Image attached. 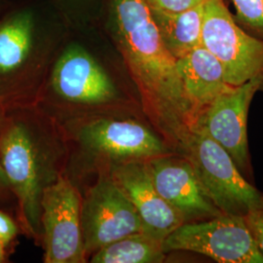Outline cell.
<instances>
[{"mask_svg":"<svg viewBox=\"0 0 263 263\" xmlns=\"http://www.w3.org/2000/svg\"><path fill=\"white\" fill-rule=\"evenodd\" d=\"M116 40L144 108L169 139L185 148L195 129L177 59L160 35L146 0H113Z\"/></svg>","mask_w":263,"mask_h":263,"instance_id":"cell-1","label":"cell"},{"mask_svg":"<svg viewBox=\"0 0 263 263\" xmlns=\"http://www.w3.org/2000/svg\"><path fill=\"white\" fill-rule=\"evenodd\" d=\"M206 196L222 214L245 216L263 195L244 179L229 153L197 126L184 148Z\"/></svg>","mask_w":263,"mask_h":263,"instance_id":"cell-2","label":"cell"},{"mask_svg":"<svg viewBox=\"0 0 263 263\" xmlns=\"http://www.w3.org/2000/svg\"><path fill=\"white\" fill-rule=\"evenodd\" d=\"M202 46L219 61L230 86L263 78V41L238 25L224 0L204 3Z\"/></svg>","mask_w":263,"mask_h":263,"instance_id":"cell-3","label":"cell"},{"mask_svg":"<svg viewBox=\"0 0 263 263\" xmlns=\"http://www.w3.org/2000/svg\"><path fill=\"white\" fill-rule=\"evenodd\" d=\"M163 250L204 254L216 262L263 263L244 216L238 215L184 222L163 240Z\"/></svg>","mask_w":263,"mask_h":263,"instance_id":"cell-4","label":"cell"},{"mask_svg":"<svg viewBox=\"0 0 263 263\" xmlns=\"http://www.w3.org/2000/svg\"><path fill=\"white\" fill-rule=\"evenodd\" d=\"M81 199L68 179H58L43 190L40 214L44 230V262H84Z\"/></svg>","mask_w":263,"mask_h":263,"instance_id":"cell-5","label":"cell"},{"mask_svg":"<svg viewBox=\"0 0 263 263\" xmlns=\"http://www.w3.org/2000/svg\"><path fill=\"white\" fill-rule=\"evenodd\" d=\"M81 229L85 254H94L123 237L142 232V223L120 186L104 179L90 189L81 205Z\"/></svg>","mask_w":263,"mask_h":263,"instance_id":"cell-6","label":"cell"},{"mask_svg":"<svg viewBox=\"0 0 263 263\" xmlns=\"http://www.w3.org/2000/svg\"><path fill=\"white\" fill-rule=\"evenodd\" d=\"M262 88L263 78L232 86L216 98L198 123L197 126L229 153L240 169L246 170L249 165V107L255 93Z\"/></svg>","mask_w":263,"mask_h":263,"instance_id":"cell-7","label":"cell"},{"mask_svg":"<svg viewBox=\"0 0 263 263\" xmlns=\"http://www.w3.org/2000/svg\"><path fill=\"white\" fill-rule=\"evenodd\" d=\"M0 164L15 191L28 229L38 233L40 186L36 154L27 129L21 124L9 127L0 138Z\"/></svg>","mask_w":263,"mask_h":263,"instance_id":"cell-8","label":"cell"},{"mask_svg":"<svg viewBox=\"0 0 263 263\" xmlns=\"http://www.w3.org/2000/svg\"><path fill=\"white\" fill-rule=\"evenodd\" d=\"M113 180L136 209L143 233L163 241L185 222L183 216L157 191L151 178L148 161H131L117 167L113 172Z\"/></svg>","mask_w":263,"mask_h":263,"instance_id":"cell-9","label":"cell"},{"mask_svg":"<svg viewBox=\"0 0 263 263\" xmlns=\"http://www.w3.org/2000/svg\"><path fill=\"white\" fill-rule=\"evenodd\" d=\"M153 183L160 195L183 216L191 219H209L222 213L210 201L188 160L163 155L148 160Z\"/></svg>","mask_w":263,"mask_h":263,"instance_id":"cell-10","label":"cell"},{"mask_svg":"<svg viewBox=\"0 0 263 263\" xmlns=\"http://www.w3.org/2000/svg\"><path fill=\"white\" fill-rule=\"evenodd\" d=\"M52 84L57 94L79 104H103L116 96L114 84L104 68L78 45L69 46L60 57Z\"/></svg>","mask_w":263,"mask_h":263,"instance_id":"cell-11","label":"cell"},{"mask_svg":"<svg viewBox=\"0 0 263 263\" xmlns=\"http://www.w3.org/2000/svg\"><path fill=\"white\" fill-rule=\"evenodd\" d=\"M81 138L91 149L112 157L152 159L169 154L158 137L134 121H96L85 127Z\"/></svg>","mask_w":263,"mask_h":263,"instance_id":"cell-12","label":"cell"},{"mask_svg":"<svg viewBox=\"0 0 263 263\" xmlns=\"http://www.w3.org/2000/svg\"><path fill=\"white\" fill-rule=\"evenodd\" d=\"M177 66L196 128L208 107L232 86L219 61L202 45L177 59Z\"/></svg>","mask_w":263,"mask_h":263,"instance_id":"cell-13","label":"cell"},{"mask_svg":"<svg viewBox=\"0 0 263 263\" xmlns=\"http://www.w3.org/2000/svg\"><path fill=\"white\" fill-rule=\"evenodd\" d=\"M204 3L181 12H168L151 7L160 35L176 59L202 45Z\"/></svg>","mask_w":263,"mask_h":263,"instance_id":"cell-14","label":"cell"},{"mask_svg":"<svg viewBox=\"0 0 263 263\" xmlns=\"http://www.w3.org/2000/svg\"><path fill=\"white\" fill-rule=\"evenodd\" d=\"M34 21L28 10L0 25V74H8L24 64L32 45Z\"/></svg>","mask_w":263,"mask_h":263,"instance_id":"cell-15","label":"cell"},{"mask_svg":"<svg viewBox=\"0 0 263 263\" xmlns=\"http://www.w3.org/2000/svg\"><path fill=\"white\" fill-rule=\"evenodd\" d=\"M163 241L143 232L123 237L93 254L92 263H157L165 258Z\"/></svg>","mask_w":263,"mask_h":263,"instance_id":"cell-16","label":"cell"},{"mask_svg":"<svg viewBox=\"0 0 263 263\" xmlns=\"http://www.w3.org/2000/svg\"><path fill=\"white\" fill-rule=\"evenodd\" d=\"M234 19L248 33L263 41V0H231Z\"/></svg>","mask_w":263,"mask_h":263,"instance_id":"cell-17","label":"cell"},{"mask_svg":"<svg viewBox=\"0 0 263 263\" xmlns=\"http://www.w3.org/2000/svg\"><path fill=\"white\" fill-rule=\"evenodd\" d=\"M244 217L254 243L263 254V207L254 209Z\"/></svg>","mask_w":263,"mask_h":263,"instance_id":"cell-18","label":"cell"},{"mask_svg":"<svg viewBox=\"0 0 263 263\" xmlns=\"http://www.w3.org/2000/svg\"><path fill=\"white\" fill-rule=\"evenodd\" d=\"M206 0H146L152 8L168 12H181L205 3Z\"/></svg>","mask_w":263,"mask_h":263,"instance_id":"cell-19","label":"cell"},{"mask_svg":"<svg viewBox=\"0 0 263 263\" xmlns=\"http://www.w3.org/2000/svg\"><path fill=\"white\" fill-rule=\"evenodd\" d=\"M17 232L18 228L15 222L0 211V241L4 245L8 244L16 237Z\"/></svg>","mask_w":263,"mask_h":263,"instance_id":"cell-20","label":"cell"},{"mask_svg":"<svg viewBox=\"0 0 263 263\" xmlns=\"http://www.w3.org/2000/svg\"><path fill=\"white\" fill-rule=\"evenodd\" d=\"M4 246L5 245L0 241V262H2L4 258Z\"/></svg>","mask_w":263,"mask_h":263,"instance_id":"cell-21","label":"cell"},{"mask_svg":"<svg viewBox=\"0 0 263 263\" xmlns=\"http://www.w3.org/2000/svg\"><path fill=\"white\" fill-rule=\"evenodd\" d=\"M2 181L6 182L7 179H6V177H5V175H4L3 169H2V167H1V164H0V182H2Z\"/></svg>","mask_w":263,"mask_h":263,"instance_id":"cell-22","label":"cell"}]
</instances>
